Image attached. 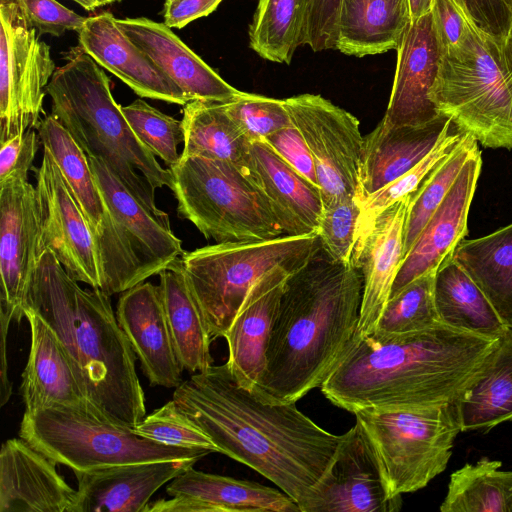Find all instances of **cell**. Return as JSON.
Returning <instances> with one entry per match:
<instances>
[{"instance_id": "obj_29", "label": "cell", "mask_w": 512, "mask_h": 512, "mask_svg": "<svg viewBox=\"0 0 512 512\" xmlns=\"http://www.w3.org/2000/svg\"><path fill=\"white\" fill-rule=\"evenodd\" d=\"M450 126V118L443 114L420 125L387 127L380 121L364 137L355 195L357 203L415 167L434 149Z\"/></svg>"}, {"instance_id": "obj_46", "label": "cell", "mask_w": 512, "mask_h": 512, "mask_svg": "<svg viewBox=\"0 0 512 512\" xmlns=\"http://www.w3.org/2000/svg\"><path fill=\"white\" fill-rule=\"evenodd\" d=\"M28 25L40 35L62 36L67 31L78 32L87 17H83L56 0H17Z\"/></svg>"}, {"instance_id": "obj_44", "label": "cell", "mask_w": 512, "mask_h": 512, "mask_svg": "<svg viewBox=\"0 0 512 512\" xmlns=\"http://www.w3.org/2000/svg\"><path fill=\"white\" fill-rule=\"evenodd\" d=\"M360 206L352 196L324 205L318 236L321 249L334 261L352 264Z\"/></svg>"}, {"instance_id": "obj_12", "label": "cell", "mask_w": 512, "mask_h": 512, "mask_svg": "<svg viewBox=\"0 0 512 512\" xmlns=\"http://www.w3.org/2000/svg\"><path fill=\"white\" fill-rule=\"evenodd\" d=\"M56 68L17 0H0V143L37 127Z\"/></svg>"}, {"instance_id": "obj_40", "label": "cell", "mask_w": 512, "mask_h": 512, "mask_svg": "<svg viewBox=\"0 0 512 512\" xmlns=\"http://www.w3.org/2000/svg\"><path fill=\"white\" fill-rule=\"evenodd\" d=\"M466 135L451 123L450 129L422 161L392 183L368 196L359 204L361 212L354 250L363 241L375 218L397 200L413 193L428 174L459 147Z\"/></svg>"}, {"instance_id": "obj_31", "label": "cell", "mask_w": 512, "mask_h": 512, "mask_svg": "<svg viewBox=\"0 0 512 512\" xmlns=\"http://www.w3.org/2000/svg\"><path fill=\"white\" fill-rule=\"evenodd\" d=\"M411 22L409 0H341L336 49L356 57L397 50Z\"/></svg>"}, {"instance_id": "obj_28", "label": "cell", "mask_w": 512, "mask_h": 512, "mask_svg": "<svg viewBox=\"0 0 512 512\" xmlns=\"http://www.w3.org/2000/svg\"><path fill=\"white\" fill-rule=\"evenodd\" d=\"M246 173L266 196L284 235L318 234L324 212L318 185L263 140L252 142Z\"/></svg>"}, {"instance_id": "obj_11", "label": "cell", "mask_w": 512, "mask_h": 512, "mask_svg": "<svg viewBox=\"0 0 512 512\" xmlns=\"http://www.w3.org/2000/svg\"><path fill=\"white\" fill-rule=\"evenodd\" d=\"M36 128L43 149L56 162L92 233L102 277L101 290L112 295L144 282L147 278L110 213L86 154L51 113Z\"/></svg>"}, {"instance_id": "obj_17", "label": "cell", "mask_w": 512, "mask_h": 512, "mask_svg": "<svg viewBox=\"0 0 512 512\" xmlns=\"http://www.w3.org/2000/svg\"><path fill=\"white\" fill-rule=\"evenodd\" d=\"M397 65L388 106L381 122L387 127L420 125L441 115L431 99L443 49L431 11L412 20L397 49Z\"/></svg>"}, {"instance_id": "obj_42", "label": "cell", "mask_w": 512, "mask_h": 512, "mask_svg": "<svg viewBox=\"0 0 512 512\" xmlns=\"http://www.w3.org/2000/svg\"><path fill=\"white\" fill-rule=\"evenodd\" d=\"M121 110L130 127L150 151L171 167L181 157L178 146L184 142L182 122L164 114L143 99H136Z\"/></svg>"}, {"instance_id": "obj_57", "label": "cell", "mask_w": 512, "mask_h": 512, "mask_svg": "<svg viewBox=\"0 0 512 512\" xmlns=\"http://www.w3.org/2000/svg\"><path fill=\"white\" fill-rule=\"evenodd\" d=\"M506 2L509 5V7L511 8V10H512V0H506Z\"/></svg>"}, {"instance_id": "obj_43", "label": "cell", "mask_w": 512, "mask_h": 512, "mask_svg": "<svg viewBox=\"0 0 512 512\" xmlns=\"http://www.w3.org/2000/svg\"><path fill=\"white\" fill-rule=\"evenodd\" d=\"M133 430L165 445L219 453L212 440L178 408L173 399L145 416Z\"/></svg>"}, {"instance_id": "obj_27", "label": "cell", "mask_w": 512, "mask_h": 512, "mask_svg": "<svg viewBox=\"0 0 512 512\" xmlns=\"http://www.w3.org/2000/svg\"><path fill=\"white\" fill-rule=\"evenodd\" d=\"M116 21L189 101L227 103L242 93L220 77L164 23L145 17L116 18Z\"/></svg>"}, {"instance_id": "obj_53", "label": "cell", "mask_w": 512, "mask_h": 512, "mask_svg": "<svg viewBox=\"0 0 512 512\" xmlns=\"http://www.w3.org/2000/svg\"><path fill=\"white\" fill-rule=\"evenodd\" d=\"M12 318L10 315L0 310V327H1V388H0V402L4 406L10 399L12 394V383L8 377V364L6 359V339L8 334V327Z\"/></svg>"}, {"instance_id": "obj_1", "label": "cell", "mask_w": 512, "mask_h": 512, "mask_svg": "<svg viewBox=\"0 0 512 512\" xmlns=\"http://www.w3.org/2000/svg\"><path fill=\"white\" fill-rule=\"evenodd\" d=\"M172 399L219 453L263 475L300 510L342 439L302 413L296 402L262 401L238 383L226 363L193 373L176 387Z\"/></svg>"}, {"instance_id": "obj_13", "label": "cell", "mask_w": 512, "mask_h": 512, "mask_svg": "<svg viewBox=\"0 0 512 512\" xmlns=\"http://www.w3.org/2000/svg\"><path fill=\"white\" fill-rule=\"evenodd\" d=\"M284 103L313 158L324 205L355 198L364 148L358 119L320 95L301 94Z\"/></svg>"}, {"instance_id": "obj_55", "label": "cell", "mask_w": 512, "mask_h": 512, "mask_svg": "<svg viewBox=\"0 0 512 512\" xmlns=\"http://www.w3.org/2000/svg\"><path fill=\"white\" fill-rule=\"evenodd\" d=\"M86 11H94L99 7L120 2L122 0H72Z\"/></svg>"}, {"instance_id": "obj_4", "label": "cell", "mask_w": 512, "mask_h": 512, "mask_svg": "<svg viewBox=\"0 0 512 512\" xmlns=\"http://www.w3.org/2000/svg\"><path fill=\"white\" fill-rule=\"evenodd\" d=\"M109 296L99 288H81L46 248L33 273L24 311L35 312L54 332L93 412L133 428L146 416L145 395L135 353Z\"/></svg>"}, {"instance_id": "obj_14", "label": "cell", "mask_w": 512, "mask_h": 512, "mask_svg": "<svg viewBox=\"0 0 512 512\" xmlns=\"http://www.w3.org/2000/svg\"><path fill=\"white\" fill-rule=\"evenodd\" d=\"M36 188L28 174L0 180V310L20 321L33 273L44 252Z\"/></svg>"}, {"instance_id": "obj_22", "label": "cell", "mask_w": 512, "mask_h": 512, "mask_svg": "<svg viewBox=\"0 0 512 512\" xmlns=\"http://www.w3.org/2000/svg\"><path fill=\"white\" fill-rule=\"evenodd\" d=\"M79 46L138 96L172 104L189 102L184 92L118 26L110 12L87 17Z\"/></svg>"}, {"instance_id": "obj_3", "label": "cell", "mask_w": 512, "mask_h": 512, "mask_svg": "<svg viewBox=\"0 0 512 512\" xmlns=\"http://www.w3.org/2000/svg\"><path fill=\"white\" fill-rule=\"evenodd\" d=\"M361 271L322 249L288 278L253 393L271 404L297 402L321 387L357 332Z\"/></svg>"}, {"instance_id": "obj_9", "label": "cell", "mask_w": 512, "mask_h": 512, "mask_svg": "<svg viewBox=\"0 0 512 512\" xmlns=\"http://www.w3.org/2000/svg\"><path fill=\"white\" fill-rule=\"evenodd\" d=\"M20 438L74 471L141 462L201 459L209 450L158 443L116 425L86 406L57 405L24 412Z\"/></svg>"}, {"instance_id": "obj_45", "label": "cell", "mask_w": 512, "mask_h": 512, "mask_svg": "<svg viewBox=\"0 0 512 512\" xmlns=\"http://www.w3.org/2000/svg\"><path fill=\"white\" fill-rule=\"evenodd\" d=\"M225 108L252 142L292 125L284 99L242 92Z\"/></svg>"}, {"instance_id": "obj_50", "label": "cell", "mask_w": 512, "mask_h": 512, "mask_svg": "<svg viewBox=\"0 0 512 512\" xmlns=\"http://www.w3.org/2000/svg\"><path fill=\"white\" fill-rule=\"evenodd\" d=\"M431 14L443 53L457 49L469 31L468 19L453 0H434Z\"/></svg>"}, {"instance_id": "obj_26", "label": "cell", "mask_w": 512, "mask_h": 512, "mask_svg": "<svg viewBox=\"0 0 512 512\" xmlns=\"http://www.w3.org/2000/svg\"><path fill=\"white\" fill-rule=\"evenodd\" d=\"M55 464L22 438L6 440L0 452V512H72L76 490Z\"/></svg>"}, {"instance_id": "obj_6", "label": "cell", "mask_w": 512, "mask_h": 512, "mask_svg": "<svg viewBox=\"0 0 512 512\" xmlns=\"http://www.w3.org/2000/svg\"><path fill=\"white\" fill-rule=\"evenodd\" d=\"M431 99L477 143L512 150V66L503 46L471 23L464 42L443 53Z\"/></svg>"}, {"instance_id": "obj_39", "label": "cell", "mask_w": 512, "mask_h": 512, "mask_svg": "<svg viewBox=\"0 0 512 512\" xmlns=\"http://www.w3.org/2000/svg\"><path fill=\"white\" fill-rule=\"evenodd\" d=\"M476 149L477 141L467 134L459 147L442 160L412 193L405 223L403 259Z\"/></svg>"}, {"instance_id": "obj_37", "label": "cell", "mask_w": 512, "mask_h": 512, "mask_svg": "<svg viewBox=\"0 0 512 512\" xmlns=\"http://www.w3.org/2000/svg\"><path fill=\"white\" fill-rule=\"evenodd\" d=\"M310 0H259L249 27V45L261 58L290 64L305 45Z\"/></svg>"}, {"instance_id": "obj_2", "label": "cell", "mask_w": 512, "mask_h": 512, "mask_svg": "<svg viewBox=\"0 0 512 512\" xmlns=\"http://www.w3.org/2000/svg\"><path fill=\"white\" fill-rule=\"evenodd\" d=\"M496 342L442 322L405 334L355 335L320 389L332 404L351 413L456 403Z\"/></svg>"}, {"instance_id": "obj_25", "label": "cell", "mask_w": 512, "mask_h": 512, "mask_svg": "<svg viewBox=\"0 0 512 512\" xmlns=\"http://www.w3.org/2000/svg\"><path fill=\"white\" fill-rule=\"evenodd\" d=\"M294 272L277 267L258 279L224 336L229 352L226 364L238 383L250 390L265 369L266 349L285 284Z\"/></svg>"}, {"instance_id": "obj_38", "label": "cell", "mask_w": 512, "mask_h": 512, "mask_svg": "<svg viewBox=\"0 0 512 512\" xmlns=\"http://www.w3.org/2000/svg\"><path fill=\"white\" fill-rule=\"evenodd\" d=\"M482 458L453 472L441 512H512V470Z\"/></svg>"}, {"instance_id": "obj_36", "label": "cell", "mask_w": 512, "mask_h": 512, "mask_svg": "<svg viewBox=\"0 0 512 512\" xmlns=\"http://www.w3.org/2000/svg\"><path fill=\"white\" fill-rule=\"evenodd\" d=\"M434 302L442 323L498 339L508 327L482 290L452 259H446L434 276Z\"/></svg>"}, {"instance_id": "obj_21", "label": "cell", "mask_w": 512, "mask_h": 512, "mask_svg": "<svg viewBox=\"0 0 512 512\" xmlns=\"http://www.w3.org/2000/svg\"><path fill=\"white\" fill-rule=\"evenodd\" d=\"M116 317L151 385L179 386L183 369L175 352L160 285L144 281L123 291Z\"/></svg>"}, {"instance_id": "obj_41", "label": "cell", "mask_w": 512, "mask_h": 512, "mask_svg": "<svg viewBox=\"0 0 512 512\" xmlns=\"http://www.w3.org/2000/svg\"><path fill=\"white\" fill-rule=\"evenodd\" d=\"M434 276L435 272L424 274L390 297L374 332L405 334L440 323L434 302Z\"/></svg>"}, {"instance_id": "obj_34", "label": "cell", "mask_w": 512, "mask_h": 512, "mask_svg": "<svg viewBox=\"0 0 512 512\" xmlns=\"http://www.w3.org/2000/svg\"><path fill=\"white\" fill-rule=\"evenodd\" d=\"M451 257L512 329V223L480 238L463 239Z\"/></svg>"}, {"instance_id": "obj_7", "label": "cell", "mask_w": 512, "mask_h": 512, "mask_svg": "<svg viewBox=\"0 0 512 512\" xmlns=\"http://www.w3.org/2000/svg\"><path fill=\"white\" fill-rule=\"evenodd\" d=\"M318 234L222 242L179 259L213 339L224 337L252 285L277 267L297 271L319 251Z\"/></svg>"}, {"instance_id": "obj_18", "label": "cell", "mask_w": 512, "mask_h": 512, "mask_svg": "<svg viewBox=\"0 0 512 512\" xmlns=\"http://www.w3.org/2000/svg\"><path fill=\"white\" fill-rule=\"evenodd\" d=\"M166 492L171 498L149 502L145 512H301L283 491L193 466L172 479Z\"/></svg>"}, {"instance_id": "obj_52", "label": "cell", "mask_w": 512, "mask_h": 512, "mask_svg": "<svg viewBox=\"0 0 512 512\" xmlns=\"http://www.w3.org/2000/svg\"><path fill=\"white\" fill-rule=\"evenodd\" d=\"M221 2L222 0H165L163 23L169 28H184L192 21L214 12Z\"/></svg>"}, {"instance_id": "obj_56", "label": "cell", "mask_w": 512, "mask_h": 512, "mask_svg": "<svg viewBox=\"0 0 512 512\" xmlns=\"http://www.w3.org/2000/svg\"><path fill=\"white\" fill-rule=\"evenodd\" d=\"M503 51L505 53L506 58L512 66V25L507 35V38L503 44Z\"/></svg>"}, {"instance_id": "obj_24", "label": "cell", "mask_w": 512, "mask_h": 512, "mask_svg": "<svg viewBox=\"0 0 512 512\" xmlns=\"http://www.w3.org/2000/svg\"><path fill=\"white\" fill-rule=\"evenodd\" d=\"M199 459L131 463L74 471L72 512H145L153 494Z\"/></svg>"}, {"instance_id": "obj_32", "label": "cell", "mask_w": 512, "mask_h": 512, "mask_svg": "<svg viewBox=\"0 0 512 512\" xmlns=\"http://www.w3.org/2000/svg\"><path fill=\"white\" fill-rule=\"evenodd\" d=\"M462 432L512 421V329L497 339L477 379L457 401Z\"/></svg>"}, {"instance_id": "obj_30", "label": "cell", "mask_w": 512, "mask_h": 512, "mask_svg": "<svg viewBox=\"0 0 512 512\" xmlns=\"http://www.w3.org/2000/svg\"><path fill=\"white\" fill-rule=\"evenodd\" d=\"M24 314L31 331L29 356L20 387L25 411L69 405L86 406L93 412L54 332L32 310L25 309Z\"/></svg>"}, {"instance_id": "obj_10", "label": "cell", "mask_w": 512, "mask_h": 512, "mask_svg": "<svg viewBox=\"0 0 512 512\" xmlns=\"http://www.w3.org/2000/svg\"><path fill=\"white\" fill-rule=\"evenodd\" d=\"M456 403L425 409L364 408L353 413L391 497L426 487L446 469L462 432Z\"/></svg>"}, {"instance_id": "obj_15", "label": "cell", "mask_w": 512, "mask_h": 512, "mask_svg": "<svg viewBox=\"0 0 512 512\" xmlns=\"http://www.w3.org/2000/svg\"><path fill=\"white\" fill-rule=\"evenodd\" d=\"M41 237L67 274L91 288L102 289L92 233L48 150L35 170Z\"/></svg>"}, {"instance_id": "obj_47", "label": "cell", "mask_w": 512, "mask_h": 512, "mask_svg": "<svg viewBox=\"0 0 512 512\" xmlns=\"http://www.w3.org/2000/svg\"><path fill=\"white\" fill-rule=\"evenodd\" d=\"M453 1L479 32L503 46L512 25V10L506 0Z\"/></svg>"}, {"instance_id": "obj_51", "label": "cell", "mask_w": 512, "mask_h": 512, "mask_svg": "<svg viewBox=\"0 0 512 512\" xmlns=\"http://www.w3.org/2000/svg\"><path fill=\"white\" fill-rule=\"evenodd\" d=\"M39 136L33 129L1 142L0 180L13 173L28 174L39 146Z\"/></svg>"}, {"instance_id": "obj_49", "label": "cell", "mask_w": 512, "mask_h": 512, "mask_svg": "<svg viewBox=\"0 0 512 512\" xmlns=\"http://www.w3.org/2000/svg\"><path fill=\"white\" fill-rule=\"evenodd\" d=\"M263 141L298 172L318 185L311 153L302 135L293 124L269 135Z\"/></svg>"}, {"instance_id": "obj_20", "label": "cell", "mask_w": 512, "mask_h": 512, "mask_svg": "<svg viewBox=\"0 0 512 512\" xmlns=\"http://www.w3.org/2000/svg\"><path fill=\"white\" fill-rule=\"evenodd\" d=\"M481 163V151L478 148L465 162L447 195L404 257L390 297L396 295L414 279L436 272L467 235V219Z\"/></svg>"}, {"instance_id": "obj_5", "label": "cell", "mask_w": 512, "mask_h": 512, "mask_svg": "<svg viewBox=\"0 0 512 512\" xmlns=\"http://www.w3.org/2000/svg\"><path fill=\"white\" fill-rule=\"evenodd\" d=\"M46 94L51 114L86 156L102 159L146 208L167 216L156 205L155 189L170 187L169 168L136 136L112 95L109 77L80 46L65 54Z\"/></svg>"}, {"instance_id": "obj_33", "label": "cell", "mask_w": 512, "mask_h": 512, "mask_svg": "<svg viewBox=\"0 0 512 512\" xmlns=\"http://www.w3.org/2000/svg\"><path fill=\"white\" fill-rule=\"evenodd\" d=\"M165 313L178 361L183 370L202 372L212 366V338L202 311L187 284L180 261L160 274Z\"/></svg>"}, {"instance_id": "obj_48", "label": "cell", "mask_w": 512, "mask_h": 512, "mask_svg": "<svg viewBox=\"0 0 512 512\" xmlns=\"http://www.w3.org/2000/svg\"><path fill=\"white\" fill-rule=\"evenodd\" d=\"M340 2L341 0H310L305 45L312 51L336 49Z\"/></svg>"}, {"instance_id": "obj_23", "label": "cell", "mask_w": 512, "mask_h": 512, "mask_svg": "<svg viewBox=\"0 0 512 512\" xmlns=\"http://www.w3.org/2000/svg\"><path fill=\"white\" fill-rule=\"evenodd\" d=\"M90 168L115 222L129 242L146 278L160 274L184 253L173 233L169 216L146 208L97 157H88Z\"/></svg>"}, {"instance_id": "obj_19", "label": "cell", "mask_w": 512, "mask_h": 512, "mask_svg": "<svg viewBox=\"0 0 512 512\" xmlns=\"http://www.w3.org/2000/svg\"><path fill=\"white\" fill-rule=\"evenodd\" d=\"M411 198L412 193L383 210L353 252L352 264L363 277L356 336L374 332L389 300L403 261L405 223Z\"/></svg>"}, {"instance_id": "obj_35", "label": "cell", "mask_w": 512, "mask_h": 512, "mask_svg": "<svg viewBox=\"0 0 512 512\" xmlns=\"http://www.w3.org/2000/svg\"><path fill=\"white\" fill-rule=\"evenodd\" d=\"M182 157H203L247 170L252 141L228 114L225 103L189 101L184 105Z\"/></svg>"}, {"instance_id": "obj_54", "label": "cell", "mask_w": 512, "mask_h": 512, "mask_svg": "<svg viewBox=\"0 0 512 512\" xmlns=\"http://www.w3.org/2000/svg\"><path fill=\"white\" fill-rule=\"evenodd\" d=\"M433 2L434 0H409L412 20H416L429 13L432 9Z\"/></svg>"}, {"instance_id": "obj_16", "label": "cell", "mask_w": 512, "mask_h": 512, "mask_svg": "<svg viewBox=\"0 0 512 512\" xmlns=\"http://www.w3.org/2000/svg\"><path fill=\"white\" fill-rule=\"evenodd\" d=\"M402 497H391L375 456L357 423L342 434L334 458L301 512H397Z\"/></svg>"}, {"instance_id": "obj_8", "label": "cell", "mask_w": 512, "mask_h": 512, "mask_svg": "<svg viewBox=\"0 0 512 512\" xmlns=\"http://www.w3.org/2000/svg\"><path fill=\"white\" fill-rule=\"evenodd\" d=\"M180 217L216 243L284 235L266 196L237 166L203 157H180L169 167Z\"/></svg>"}]
</instances>
